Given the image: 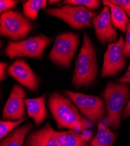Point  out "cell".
Listing matches in <instances>:
<instances>
[{
  "mask_svg": "<svg viewBox=\"0 0 130 146\" xmlns=\"http://www.w3.org/2000/svg\"><path fill=\"white\" fill-rule=\"evenodd\" d=\"M9 76L32 91L39 87V80L30 67L23 59H17L8 69Z\"/></svg>",
  "mask_w": 130,
  "mask_h": 146,
  "instance_id": "obj_12",
  "label": "cell"
},
{
  "mask_svg": "<svg viewBox=\"0 0 130 146\" xmlns=\"http://www.w3.org/2000/svg\"><path fill=\"white\" fill-rule=\"evenodd\" d=\"M110 2L121 8L130 18V0H110Z\"/></svg>",
  "mask_w": 130,
  "mask_h": 146,
  "instance_id": "obj_24",
  "label": "cell"
},
{
  "mask_svg": "<svg viewBox=\"0 0 130 146\" xmlns=\"http://www.w3.org/2000/svg\"><path fill=\"white\" fill-rule=\"evenodd\" d=\"M79 44V36L73 32L58 35L49 54V59L58 65L68 68L71 64Z\"/></svg>",
  "mask_w": 130,
  "mask_h": 146,
  "instance_id": "obj_7",
  "label": "cell"
},
{
  "mask_svg": "<svg viewBox=\"0 0 130 146\" xmlns=\"http://www.w3.org/2000/svg\"><path fill=\"white\" fill-rule=\"evenodd\" d=\"M97 75L98 61L95 48L85 32L83 45L76 61L73 83L77 88L88 87L95 81Z\"/></svg>",
  "mask_w": 130,
  "mask_h": 146,
  "instance_id": "obj_3",
  "label": "cell"
},
{
  "mask_svg": "<svg viewBox=\"0 0 130 146\" xmlns=\"http://www.w3.org/2000/svg\"><path fill=\"white\" fill-rule=\"evenodd\" d=\"M116 139V135L101 121L98 124L96 136L90 146H112Z\"/></svg>",
  "mask_w": 130,
  "mask_h": 146,
  "instance_id": "obj_18",
  "label": "cell"
},
{
  "mask_svg": "<svg viewBox=\"0 0 130 146\" xmlns=\"http://www.w3.org/2000/svg\"><path fill=\"white\" fill-rule=\"evenodd\" d=\"M29 116L32 117L35 124L39 126L45 120L47 116L45 96L36 98L25 100Z\"/></svg>",
  "mask_w": 130,
  "mask_h": 146,
  "instance_id": "obj_14",
  "label": "cell"
},
{
  "mask_svg": "<svg viewBox=\"0 0 130 146\" xmlns=\"http://www.w3.org/2000/svg\"><path fill=\"white\" fill-rule=\"evenodd\" d=\"M57 2H59V1H54V0H50V1H49V4H52L56 3Z\"/></svg>",
  "mask_w": 130,
  "mask_h": 146,
  "instance_id": "obj_29",
  "label": "cell"
},
{
  "mask_svg": "<svg viewBox=\"0 0 130 146\" xmlns=\"http://www.w3.org/2000/svg\"><path fill=\"white\" fill-rule=\"evenodd\" d=\"M8 67V64L5 62L0 63V80L2 81L6 76V70Z\"/></svg>",
  "mask_w": 130,
  "mask_h": 146,
  "instance_id": "obj_26",
  "label": "cell"
},
{
  "mask_svg": "<svg viewBox=\"0 0 130 146\" xmlns=\"http://www.w3.org/2000/svg\"><path fill=\"white\" fill-rule=\"evenodd\" d=\"M117 81L120 84H130V65L129 66L125 74L123 75L121 78L117 79Z\"/></svg>",
  "mask_w": 130,
  "mask_h": 146,
  "instance_id": "obj_25",
  "label": "cell"
},
{
  "mask_svg": "<svg viewBox=\"0 0 130 146\" xmlns=\"http://www.w3.org/2000/svg\"><path fill=\"white\" fill-rule=\"evenodd\" d=\"M51 41V38L42 34L18 42H9L5 54L10 59L16 57L41 59L46 48Z\"/></svg>",
  "mask_w": 130,
  "mask_h": 146,
  "instance_id": "obj_4",
  "label": "cell"
},
{
  "mask_svg": "<svg viewBox=\"0 0 130 146\" xmlns=\"http://www.w3.org/2000/svg\"><path fill=\"white\" fill-rule=\"evenodd\" d=\"M32 29V23L18 11L8 10L0 17L1 35L14 42L24 39Z\"/></svg>",
  "mask_w": 130,
  "mask_h": 146,
  "instance_id": "obj_5",
  "label": "cell"
},
{
  "mask_svg": "<svg viewBox=\"0 0 130 146\" xmlns=\"http://www.w3.org/2000/svg\"><path fill=\"white\" fill-rule=\"evenodd\" d=\"M102 2L104 6H107L110 9L111 19L114 28L119 29L123 33H126L127 25L130 22V20L124 10L110 2V0H103Z\"/></svg>",
  "mask_w": 130,
  "mask_h": 146,
  "instance_id": "obj_15",
  "label": "cell"
},
{
  "mask_svg": "<svg viewBox=\"0 0 130 146\" xmlns=\"http://www.w3.org/2000/svg\"><path fill=\"white\" fill-rule=\"evenodd\" d=\"M49 106L59 128L82 133L93 127L92 121L82 116L70 99L57 92L50 95Z\"/></svg>",
  "mask_w": 130,
  "mask_h": 146,
  "instance_id": "obj_1",
  "label": "cell"
},
{
  "mask_svg": "<svg viewBox=\"0 0 130 146\" xmlns=\"http://www.w3.org/2000/svg\"><path fill=\"white\" fill-rule=\"evenodd\" d=\"M66 95L71 100L81 113L91 121L103 118L105 113L103 101L99 97L68 91Z\"/></svg>",
  "mask_w": 130,
  "mask_h": 146,
  "instance_id": "obj_8",
  "label": "cell"
},
{
  "mask_svg": "<svg viewBox=\"0 0 130 146\" xmlns=\"http://www.w3.org/2000/svg\"><path fill=\"white\" fill-rule=\"evenodd\" d=\"M55 136L60 146H89V142L84 140L81 133L72 130L55 131Z\"/></svg>",
  "mask_w": 130,
  "mask_h": 146,
  "instance_id": "obj_16",
  "label": "cell"
},
{
  "mask_svg": "<svg viewBox=\"0 0 130 146\" xmlns=\"http://www.w3.org/2000/svg\"><path fill=\"white\" fill-rule=\"evenodd\" d=\"M32 128V125L28 123L16 129L13 132L9 134L8 136L4 138L1 141L0 146H23L25 138Z\"/></svg>",
  "mask_w": 130,
  "mask_h": 146,
  "instance_id": "obj_17",
  "label": "cell"
},
{
  "mask_svg": "<svg viewBox=\"0 0 130 146\" xmlns=\"http://www.w3.org/2000/svg\"><path fill=\"white\" fill-rule=\"evenodd\" d=\"M46 0H29L23 4V13L30 20L37 19L39 11L46 7Z\"/></svg>",
  "mask_w": 130,
  "mask_h": 146,
  "instance_id": "obj_19",
  "label": "cell"
},
{
  "mask_svg": "<svg viewBox=\"0 0 130 146\" xmlns=\"http://www.w3.org/2000/svg\"><path fill=\"white\" fill-rule=\"evenodd\" d=\"M129 88L125 84L108 82L103 92L107 113L101 122L114 130L119 128L121 116L129 101Z\"/></svg>",
  "mask_w": 130,
  "mask_h": 146,
  "instance_id": "obj_2",
  "label": "cell"
},
{
  "mask_svg": "<svg viewBox=\"0 0 130 146\" xmlns=\"http://www.w3.org/2000/svg\"><path fill=\"white\" fill-rule=\"evenodd\" d=\"M64 4L82 6L89 9L95 10L100 6V2L99 0H65Z\"/></svg>",
  "mask_w": 130,
  "mask_h": 146,
  "instance_id": "obj_21",
  "label": "cell"
},
{
  "mask_svg": "<svg viewBox=\"0 0 130 146\" xmlns=\"http://www.w3.org/2000/svg\"><path fill=\"white\" fill-rule=\"evenodd\" d=\"M81 134L82 135V137H83V138L84 139V140L88 142H89L90 141V140L91 139L92 136V132L89 130H86L84 131L83 132L81 133Z\"/></svg>",
  "mask_w": 130,
  "mask_h": 146,
  "instance_id": "obj_27",
  "label": "cell"
},
{
  "mask_svg": "<svg viewBox=\"0 0 130 146\" xmlns=\"http://www.w3.org/2000/svg\"><path fill=\"white\" fill-rule=\"evenodd\" d=\"M46 13L61 19L75 29L90 27L92 19L96 15L95 12L78 5L67 4L60 8H48Z\"/></svg>",
  "mask_w": 130,
  "mask_h": 146,
  "instance_id": "obj_6",
  "label": "cell"
},
{
  "mask_svg": "<svg viewBox=\"0 0 130 146\" xmlns=\"http://www.w3.org/2000/svg\"><path fill=\"white\" fill-rule=\"evenodd\" d=\"M91 22L96 37L101 43L104 44L106 43L116 42L118 33L112 24L110 11L108 7L104 6L100 14L94 17Z\"/></svg>",
  "mask_w": 130,
  "mask_h": 146,
  "instance_id": "obj_11",
  "label": "cell"
},
{
  "mask_svg": "<svg viewBox=\"0 0 130 146\" xmlns=\"http://www.w3.org/2000/svg\"><path fill=\"white\" fill-rule=\"evenodd\" d=\"M25 120V119L17 121L1 120L0 121V138L1 139L5 138L8 134L11 133L15 127L23 123Z\"/></svg>",
  "mask_w": 130,
  "mask_h": 146,
  "instance_id": "obj_20",
  "label": "cell"
},
{
  "mask_svg": "<svg viewBox=\"0 0 130 146\" xmlns=\"http://www.w3.org/2000/svg\"><path fill=\"white\" fill-rule=\"evenodd\" d=\"M123 52L125 57H130V22H129L127 25L126 38L123 46Z\"/></svg>",
  "mask_w": 130,
  "mask_h": 146,
  "instance_id": "obj_22",
  "label": "cell"
},
{
  "mask_svg": "<svg viewBox=\"0 0 130 146\" xmlns=\"http://www.w3.org/2000/svg\"><path fill=\"white\" fill-rule=\"evenodd\" d=\"M122 115L123 118H127L130 116V100H129L127 106H125Z\"/></svg>",
  "mask_w": 130,
  "mask_h": 146,
  "instance_id": "obj_28",
  "label": "cell"
},
{
  "mask_svg": "<svg viewBox=\"0 0 130 146\" xmlns=\"http://www.w3.org/2000/svg\"><path fill=\"white\" fill-rule=\"evenodd\" d=\"M18 1L14 0H1L0 1V13L2 14L9 9L14 8L18 4Z\"/></svg>",
  "mask_w": 130,
  "mask_h": 146,
  "instance_id": "obj_23",
  "label": "cell"
},
{
  "mask_svg": "<svg viewBox=\"0 0 130 146\" xmlns=\"http://www.w3.org/2000/svg\"><path fill=\"white\" fill-rule=\"evenodd\" d=\"M55 130L47 123L42 129L30 133L25 146H60L55 136Z\"/></svg>",
  "mask_w": 130,
  "mask_h": 146,
  "instance_id": "obj_13",
  "label": "cell"
},
{
  "mask_svg": "<svg viewBox=\"0 0 130 146\" xmlns=\"http://www.w3.org/2000/svg\"><path fill=\"white\" fill-rule=\"evenodd\" d=\"M124 39L120 36L116 42L108 45L104 56L101 76L103 77L113 76L121 71L126 64L123 52Z\"/></svg>",
  "mask_w": 130,
  "mask_h": 146,
  "instance_id": "obj_9",
  "label": "cell"
},
{
  "mask_svg": "<svg viewBox=\"0 0 130 146\" xmlns=\"http://www.w3.org/2000/svg\"><path fill=\"white\" fill-rule=\"evenodd\" d=\"M25 90L19 85H15L11 90L9 98L3 109V119L17 121L24 119L25 113Z\"/></svg>",
  "mask_w": 130,
  "mask_h": 146,
  "instance_id": "obj_10",
  "label": "cell"
}]
</instances>
